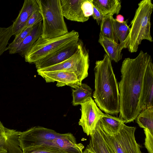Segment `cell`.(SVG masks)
<instances>
[{"label": "cell", "mask_w": 153, "mask_h": 153, "mask_svg": "<svg viewBox=\"0 0 153 153\" xmlns=\"http://www.w3.org/2000/svg\"><path fill=\"white\" fill-rule=\"evenodd\" d=\"M151 56L141 50L136 58H125L121 68L118 82L120 94L119 118L125 123L133 122L141 112L139 100L144 75Z\"/></svg>", "instance_id": "cell-1"}, {"label": "cell", "mask_w": 153, "mask_h": 153, "mask_svg": "<svg viewBox=\"0 0 153 153\" xmlns=\"http://www.w3.org/2000/svg\"><path fill=\"white\" fill-rule=\"evenodd\" d=\"M111 61L105 54L103 59L96 62L93 97L100 110L106 114L117 115L120 112V94Z\"/></svg>", "instance_id": "cell-2"}, {"label": "cell", "mask_w": 153, "mask_h": 153, "mask_svg": "<svg viewBox=\"0 0 153 153\" xmlns=\"http://www.w3.org/2000/svg\"><path fill=\"white\" fill-rule=\"evenodd\" d=\"M153 9L151 0H143L138 4L134 17L131 22L128 35L122 48H127L131 53L136 52L142 41L153 42L151 34V17Z\"/></svg>", "instance_id": "cell-3"}, {"label": "cell", "mask_w": 153, "mask_h": 153, "mask_svg": "<svg viewBox=\"0 0 153 153\" xmlns=\"http://www.w3.org/2000/svg\"><path fill=\"white\" fill-rule=\"evenodd\" d=\"M42 17V33L45 39L63 36L69 32L64 19L60 0H37Z\"/></svg>", "instance_id": "cell-4"}, {"label": "cell", "mask_w": 153, "mask_h": 153, "mask_svg": "<svg viewBox=\"0 0 153 153\" xmlns=\"http://www.w3.org/2000/svg\"><path fill=\"white\" fill-rule=\"evenodd\" d=\"M79 36L78 33L73 30L63 36L56 38L45 39L40 37L24 57L25 61L34 64L63 45L79 39Z\"/></svg>", "instance_id": "cell-5"}, {"label": "cell", "mask_w": 153, "mask_h": 153, "mask_svg": "<svg viewBox=\"0 0 153 153\" xmlns=\"http://www.w3.org/2000/svg\"><path fill=\"white\" fill-rule=\"evenodd\" d=\"M89 61L88 52L80 41L77 50L71 57L60 63L37 70V71H61L69 72L75 74L82 82L88 76Z\"/></svg>", "instance_id": "cell-6"}, {"label": "cell", "mask_w": 153, "mask_h": 153, "mask_svg": "<svg viewBox=\"0 0 153 153\" xmlns=\"http://www.w3.org/2000/svg\"><path fill=\"white\" fill-rule=\"evenodd\" d=\"M100 124L103 137L115 153H143L140 150V146L135 139V127L128 126L124 123L117 134L111 135L102 130L100 122Z\"/></svg>", "instance_id": "cell-7"}, {"label": "cell", "mask_w": 153, "mask_h": 153, "mask_svg": "<svg viewBox=\"0 0 153 153\" xmlns=\"http://www.w3.org/2000/svg\"><path fill=\"white\" fill-rule=\"evenodd\" d=\"M62 134L53 130L42 127H32L21 132L19 139L20 147L22 150L43 145H53L52 141Z\"/></svg>", "instance_id": "cell-8"}, {"label": "cell", "mask_w": 153, "mask_h": 153, "mask_svg": "<svg viewBox=\"0 0 153 153\" xmlns=\"http://www.w3.org/2000/svg\"><path fill=\"white\" fill-rule=\"evenodd\" d=\"M80 42L79 39L73 40L38 60L34 63L37 70L58 64L68 59L76 52Z\"/></svg>", "instance_id": "cell-9"}, {"label": "cell", "mask_w": 153, "mask_h": 153, "mask_svg": "<svg viewBox=\"0 0 153 153\" xmlns=\"http://www.w3.org/2000/svg\"><path fill=\"white\" fill-rule=\"evenodd\" d=\"M80 105L81 115L79 125L87 136L90 135L104 113L98 108L91 97L88 98Z\"/></svg>", "instance_id": "cell-10"}, {"label": "cell", "mask_w": 153, "mask_h": 153, "mask_svg": "<svg viewBox=\"0 0 153 153\" xmlns=\"http://www.w3.org/2000/svg\"><path fill=\"white\" fill-rule=\"evenodd\" d=\"M37 72L47 83L56 82V86L58 87L67 85L76 89L82 83L76 75L71 72L61 71Z\"/></svg>", "instance_id": "cell-11"}, {"label": "cell", "mask_w": 153, "mask_h": 153, "mask_svg": "<svg viewBox=\"0 0 153 153\" xmlns=\"http://www.w3.org/2000/svg\"><path fill=\"white\" fill-rule=\"evenodd\" d=\"M153 64L152 60L146 68L143 80L139 100L141 111L153 107Z\"/></svg>", "instance_id": "cell-12"}, {"label": "cell", "mask_w": 153, "mask_h": 153, "mask_svg": "<svg viewBox=\"0 0 153 153\" xmlns=\"http://www.w3.org/2000/svg\"><path fill=\"white\" fill-rule=\"evenodd\" d=\"M40 10L37 0H25L18 16L12 24L13 36H16L22 31L26 27L32 15Z\"/></svg>", "instance_id": "cell-13"}, {"label": "cell", "mask_w": 153, "mask_h": 153, "mask_svg": "<svg viewBox=\"0 0 153 153\" xmlns=\"http://www.w3.org/2000/svg\"><path fill=\"white\" fill-rule=\"evenodd\" d=\"M22 132L5 127L0 121V147L8 153H23L20 147V137Z\"/></svg>", "instance_id": "cell-14"}, {"label": "cell", "mask_w": 153, "mask_h": 153, "mask_svg": "<svg viewBox=\"0 0 153 153\" xmlns=\"http://www.w3.org/2000/svg\"><path fill=\"white\" fill-rule=\"evenodd\" d=\"M62 13L68 20L83 22L89 19L83 13L81 6L83 0H60Z\"/></svg>", "instance_id": "cell-15"}, {"label": "cell", "mask_w": 153, "mask_h": 153, "mask_svg": "<svg viewBox=\"0 0 153 153\" xmlns=\"http://www.w3.org/2000/svg\"><path fill=\"white\" fill-rule=\"evenodd\" d=\"M90 136L86 149L93 153H115L101 133L99 120Z\"/></svg>", "instance_id": "cell-16"}, {"label": "cell", "mask_w": 153, "mask_h": 153, "mask_svg": "<svg viewBox=\"0 0 153 153\" xmlns=\"http://www.w3.org/2000/svg\"><path fill=\"white\" fill-rule=\"evenodd\" d=\"M52 145L67 153H82L84 146L77 143L76 138L71 133L62 134L59 137L52 141Z\"/></svg>", "instance_id": "cell-17"}, {"label": "cell", "mask_w": 153, "mask_h": 153, "mask_svg": "<svg viewBox=\"0 0 153 153\" xmlns=\"http://www.w3.org/2000/svg\"><path fill=\"white\" fill-rule=\"evenodd\" d=\"M42 26V22L32 27L30 33L17 47L16 53H18L23 57L25 56L34 42L41 37Z\"/></svg>", "instance_id": "cell-18"}, {"label": "cell", "mask_w": 153, "mask_h": 153, "mask_svg": "<svg viewBox=\"0 0 153 153\" xmlns=\"http://www.w3.org/2000/svg\"><path fill=\"white\" fill-rule=\"evenodd\" d=\"M99 121L102 130L111 135L117 134L125 123V121L119 117L106 113L101 117Z\"/></svg>", "instance_id": "cell-19"}, {"label": "cell", "mask_w": 153, "mask_h": 153, "mask_svg": "<svg viewBox=\"0 0 153 153\" xmlns=\"http://www.w3.org/2000/svg\"><path fill=\"white\" fill-rule=\"evenodd\" d=\"M98 42L103 47L106 54L111 61L118 62L122 59V50L119 44L100 35Z\"/></svg>", "instance_id": "cell-20"}, {"label": "cell", "mask_w": 153, "mask_h": 153, "mask_svg": "<svg viewBox=\"0 0 153 153\" xmlns=\"http://www.w3.org/2000/svg\"><path fill=\"white\" fill-rule=\"evenodd\" d=\"M92 2L104 16L108 14L118 15L121 7L120 0H92Z\"/></svg>", "instance_id": "cell-21"}, {"label": "cell", "mask_w": 153, "mask_h": 153, "mask_svg": "<svg viewBox=\"0 0 153 153\" xmlns=\"http://www.w3.org/2000/svg\"><path fill=\"white\" fill-rule=\"evenodd\" d=\"M72 104L76 106L83 103L89 97H91L92 89L87 84L81 83L76 89H72Z\"/></svg>", "instance_id": "cell-22"}, {"label": "cell", "mask_w": 153, "mask_h": 153, "mask_svg": "<svg viewBox=\"0 0 153 153\" xmlns=\"http://www.w3.org/2000/svg\"><path fill=\"white\" fill-rule=\"evenodd\" d=\"M135 120L140 127L153 132V107L141 111Z\"/></svg>", "instance_id": "cell-23"}, {"label": "cell", "mask_w": 153, "mask_h": 153, "mask_svg": "<svg viewBox=\"0 0 153 153\" xmlns=\"http://www.w3.org/2000/svg\"><path fill=\"white\" fill-rule=\"evenodd\" d=\"M130 28L127 25V20H126L123 23H119L114 19L113 24L114 41L117 43L118 41H120L119 45L122 50L123 44L128 35Z\"/></svg>", "instance_id": "cell-24"}, {"label": "cell", "mask_w": 153, "mask_h": 153, "mask_svg": "<svg viewBox=\"0 0 153 153\" xmlns=\"http://www.w3.org/2000/svg\"><path fill=\"white\" fill-rule=\"evenodd\" d=\"M112 14L105 16L100 25V35L114 41L113 24L114 19Z\"/></svg>", "instance_id": "cell-25"}, {"label": "cell", "mask_w": 153, "mask_h": 153, "mask_svg": "<svg viewBox=\"0 0 153 153\" xmlns=\"http://www.w3.org/2000/svg\"><path fill=\"white\" fill-rule=\"evenodd\" d=\"M22 151L23 153H67L54 146L47 145L26 148Z\"/></svg>", "instance_id": "cell-26"}, {"label": "cell", "mask_w": 153, "mask_h": 153, "mask_svg": "<svg viewBox=\"0 0 153 153\" xmlns=\"http://www.w3.org/2000/svg\"><path fill=\"white\" fill-rule=\"evenodd\" d=\"M12 24L7 27L0 26V56L8 50V45L13 36Z\"/></svg>", "instance_id": "cell-27"}, {"label": "cell", "mask_w": 153, "mask_h": 153, "mask_svg": "<svg viewBox=\"0 0 153 153\" xmlns=\"http://www.w3.org/2000/svg\"><path fill=\"white\" fill-rule=\"evenodd\" d=\"M32 27H26L22 31L15 36L13 41L8 44V49L10 54L16 53V49L30 32Z\"/></svg>", "instance_id": "cell-28"}, {"label": "cell", "mask_w": 153, "mask_h": 153, "mask_svg": "<svg viewBox=\"0 0 153 153\" xmlns=\"http://www.w3.org/2000/svg\"><path fill=\"white\" fill-rule=\"evenodd\" d=\"M145 135L144 145L148 153H153V132L143 129Z\"/></svg>", "instance_id": "cell-29"}, {"label": "cell", "mask_w": 153, "mask_h": 153, "mask_svg": "<svg viewBox=\"0 0 153 153\" xmlns=\"http://www.w3.org/2000/svg\"><path fill=\"white\" fill-rule=\"evenodd\" d=\"M92 0H83L81 8L84 16L89 19L92 16L93 13Z\"/></svg>", "instance_id": "cell-30"}, {"label": "cell", "mask_w": 153, "mask_h": 153, "mask_svg": "<svg viewBox=\"0 0 153 153\" xmlns=\"http://www.w3.org/2000/svg\"><path fill=\"white\" fill-rule=\"evenodd\" d=\"M42 17L40 10L34 13L30 16L27 23L26 27H32L42 22Z\"/></svg>", "instance_id": "cell-31"}, {"label": "cell", "mask_w": 153, "mask_h": 153, "mask_svg": "<svg viewBox=\"0 0 153 153\" xmlns=\"http://www.w3.org/2000/svg\"><path fill=\"white\" fill-rule=\"evenodd\" d=\"M92 16L93 19L96 20L98 25H100L105 16L93 5Z\"/></svg>", "instance_id": "cell-32"}, {"label": "cell", "mask_w": 153, "mask_h": 153, "mask_svg": "<svg viewBox=\"0 0 153 153\" xmlns=\"http://www.w3.org/2000/svg\"><path fill=\"white\" fill-rule=\"evenodd\" d=\"M124 17L123 16L120 14H118L116 16L115 20L119 23H123L124 21Z\"/></svg>", "instance_id": "cell-33"}, {"label": "cell", "mask_w": 153, "mask_h": 153, "mask_svg": "<svg viewBox=\"0 0 153 153\" xmlns=\"http://www.w3.org/2000/svg\"><path fill=\"white\" fill-rule=\"evenodd\" d=\"M0 153H8L6 150L2 147H0Z\"/></svg>", "instance_id": "cell-34"}, {"label": "cell", "mask_w": 153, "mask_h": 153, "mask_svg": "<svg viewBox=\"0 0 153 153\" xmlns=\"http://www.w3.org/2000/svg\"><path fill=\"white\" fill-rule=\"evenodd\" d=\"M82 153H93L87 149H85L84 151Z\"/></svg>", "instance_id": "cell-35"}]
</instances>
